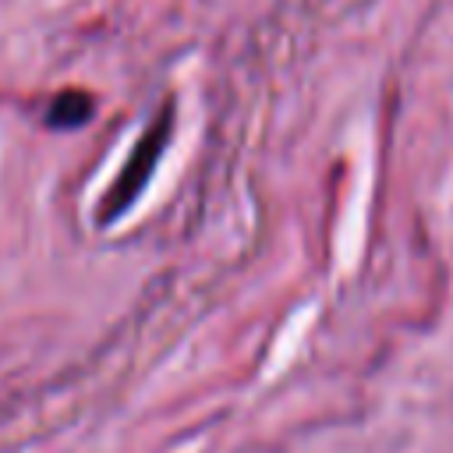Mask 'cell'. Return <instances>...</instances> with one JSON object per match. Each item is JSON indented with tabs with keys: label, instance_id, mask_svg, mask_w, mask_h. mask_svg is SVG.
Returning <instances> with one entry per match:
<instances>
[{
	"label": "cell",
	"instance_id": "1",
	"mask_svg": "<svg viewBox=\"0 0 453 453\" xmlns=\"http://www.w3.org/2000/svg\"><path fill=\"white\" fill-rule=\"evenodd\" d=\"M166 127H170V117H163L159 131H149V134L142 138V145H138L134 159L124 166V177H120V184L110 191V209H106V216H113L117 209H124V205L134 198V191L145 184V177H149V166H152V159H156V156H159V149H163Z\"/></svg>",
	"mask_w": 453,
	"mask_h": 453
}]
</instances>
